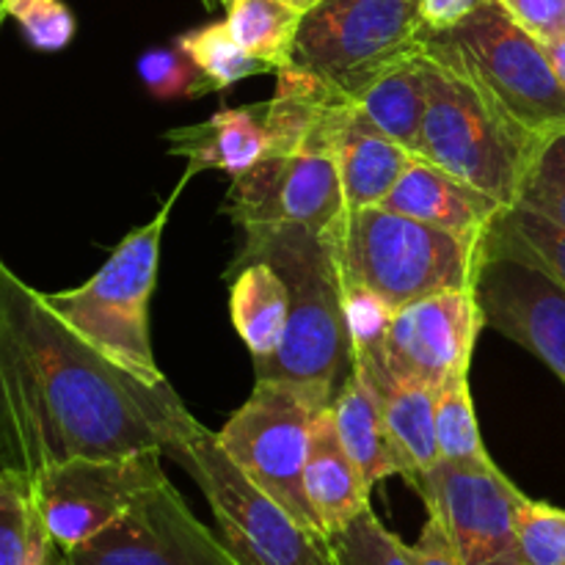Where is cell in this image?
Returning a JSON list of instances; mask_svg holds the SVG:
<instances>
[{
  "mask_svg": "<svg viewBox=\"0 0 565 565\" xmlns=\"http://www.w3.org/2000/svg\"><path fill=\"white\" fill-rule=\"evenodd\" d=\"M185 414L169 384L116 367L0 259V469L166 452Z\"/></svg>",
  "mask_w": 565,
  "mask_h": 565,
  "instance_id": "obj_1",
  "label": "cell"
},
{
  "mask_svg": "<svg viewBox=\"0 0 565 565\" xmlns=\"http://www.w3.org/2000/svg\"><path fill=\"white\" fill-rule=\"evenodd\" d=\"M340 224V221H337ZM337 224L309 226H246L243 246L232 268L252 259L274 265L290 290L285 337L274 356L254 362L257 381L287 384L329 408L353 373L351 337L342 303V265Z\"/></svg>",
  "mask_w": 565,
  "mask_h": 565,
  "instance_id": "obj_2",
  "label": "cell"
},
{
  "mask_svg": "<svg viewBox=\"0 0 565 565\" xmlns=\"http://www.w3.org/2000/svg\"><path fill=\"white\" fill-rule=\"evenodd\" d=\"M423 50L463 81L519 132L550 141L565 132V88L544 42L524 31L497 0H483L447 31L419 33Z\"/></svg>",
  "mask_w": 565,
  "mask_h": 565,
  "instance_id": "obj_3",
  "label": "cell"
},
{
  "mask_svg": "<svg viewBox=\"0 0 565 565\" xmlns=\"http://www.w3.org/2000/svg\"><path fill=\"white\" fill-rule=\"evenodd\" d=\"M193 174H182L171 196L152 221L127 232L110 252L103 268L75 290L44 292L50 307L105 359L136 375L149 386H163L158 359L149 337V298L154 292L160 265V243L166 224L180 199L182 188Z\"/></svg>",
  "mask_w": 565,
  "mask_h": 565,
  "instance_id": "obj_4",
  "label": "cell"
},
{
  "mask_svg": "<svg viewBox=\"0 0 565 565\" xmlns=\"http://www.w3.org/2000/svg\"><path fill=\"white\" fill-rule=\"evenodd\" d=\"M483 241L452 235L381 204L345 210L337 224L342 276L384 298L395 312L434 292L475 287Z\"/></svg>",
  "mask_w": 565,
  "mask_h": 565,
  "instance_id": "obj_5",
  "label": "cell"
},
{
  "mask_svg": "<svg viewBox=\"0 0 565 565\" xmlns=\"http://www.w3.org/2000/svg\"><path fill=\"white\" fill-rule=\"evenodd\" d=\"M202 489L218 533L243 565H337L329 535L298 524L221 450L213 430L188 412L166 445Z\"/></svg>",
  "mask_w": 565,
  "mask_h": 565,
  "instance_id": "obj_6",
  "label": "cell"
},
{
  "mask_svg": "<svg viewBox=\"0 0 565 565\" xmlns=\"http://www.w3.org/2000/svg\"><path fill=\"white\" fill-rule=\"evenodd\" d=\"M544 143L519 132L472 83L428 55V108L417 158L511 210Z\"/></svg>",
  "mask_w": 565,
  "mask_h": 565,
  "instance_id": "obj_7",
  "label": "cell"
},
{
  "mask_svg": "<svg viewBox=\"0 0 565 565\" xmlns=\"http://www.w3.org/2000/svg\"><path fill=\"white\" fill-rule=\"evenodd\" d=\"M419 0H323L298 28L290 66L356 103L381 75L423 47Z\"/></svg>",
  "mask_w": 565,
  "mask_h": 565,
  "instance_id": "obj_8",
  "label": "cell"
},
{
  "mask_svg": "<svg viewBox=\"0 0 565 565\" xmlns=\"http://www.w3.org/2000/svg\"><path fill=\"white\" fill-rule=\"evenodd\" d=\"M318 412L323 408L292 386L257 381L252 397L226 419L215 439L259 491L279 502L298 524L326 535L303 486Z\"/></svg>",
  "mask_w": 565,
  "mask_h": 565,
  "instance_id": "obj_9",
  "label": "cell"
},
{
  "mask_svg": "<svg viewBox=\"0 0 565 565\" xmlns=\"http://www.w3.org/2000/svg\"><path fill=\"white\" fill-rule=\"evenodd\" d=\"M166 452L116 458H66L33 475L39 511L55 550L66 552L125 516L147 491L166 478Z\"/></svg>",
  "mask_w": 565,
  "mask_h": 565,
  "instance_id": "obj_10",
  "label": "cell"
},
{
  "mask_svg": "<svg viewBox=\"0 0 565 565\" xmlns=\"http://www.w3.org/2000/svg\"><path fill=\"white\" fill-rule=\"evenodd\" d=\"M467 565H524L519 511L527 497L491 463L439 461L412 486Z\"/></svg>",
  "mask_w": 565,
  "mask_h": 565,
  "instance_id": "obj_11",
  "label": "cell"
},
{
  "mask_svg": "<svg viewBox=\"0 0 565 565\" xmlns=\"http://www.w3.org/2000/svg\"><path fill=\"white\" fill-rule=\"evenodd\" d=\"M53 565H243L221 535L196 519L171 480L141 497L121 519Z\"/></svg>",
  "mask_w": 565,
  "mask_h": 565,
  "instance_id": "obj_12",
  "label": "cell"
},
{
  "mask_svg": "<svg viewBox=\"0 0 565 565\" xmlns=\"http://www.w3.org/2000/svg\"><path fill=\"white\" fill-rule=\"evenodd\" d=\"M224 210L241 230L287 224L329 230L348 207L334 154L326 147H312L270 154L235 177Z\"/></svg>",
  "mask_w": 565,
  "mask_h": 565,
  "instance_id": "obj_13",
  "label": "cell"
},
{
  "mask_svg": "<svg viewBox=\"0 0 565 565\" xmlns=\"http://www.w3.org/2000/svg\"><path fill=\"white\" fill-rule=\"evenodd\" d=\"M475 296L489 329L539 356L565 384V287L550 270L483 241Z\"/></svg>",
  "mask_w": 565,
  "mask_h": 565,
  "instance_id": "obj_14",
  "label": "cell"
},
{
  "mask_svg": "<svg viewBox=\"0 0 565 565\" xmlns=\"http://www.w3.org/2000/svg\"><path fill=\"white\" fill-rule=\"evenodd\" d=\"M483 329V309L475 287L419 298L397 309L392 318L386 375L419 381L439 392L450 379L469 373L472 351Z\"/></svg>",
  "mask_w": 565,
  "mask_h": 565,
  "instance_id": "obj_15",
  "label": "cell"
},
{
  "mask_svg": "<svg viewBox=\"0 0 565 565\" xmlns=\"http://www.w3.org/2000/svg\"><path fill=\"white\" fill-rule=\"evenodd\" d=\"M331 154L348 210L384 204L414 160L408 149L381 132L353 103L342 105L331 121Z\"/></svg>",
  "mask_w": 565,
  "mask_h": 565,
  "instance_id": "obj_16",
  "label": "cell"
},
{
  "mask_svg": "<svg viewBox=\"0 0 565 565\" xmlns=\"http://www.w3.org/2000/svg\"><path fill=\"white\" fill-rule=\"evenodd\" d=\"M381 207L475 241H483L497 215L508 210L494 196L436 169L423 158L412 160Z\"/></svg>",
  "mask_w": 565,
  "mask_h": 565,
  "instance_id": "obj_17",
  "label": "cell"
},
{
  "mask_svg": "<svg viewBox=\"0 0 565 565\" xmlns=\"http://www.w3.org/2000/svg\"><path fill=\"white\" fill-rule=\"evenodd\" d=\"M166 141L174 158L188 160V174L215 169L235 180L270 158V136L265 127L263 105L215 110L199 125L169 130Z\"/></svg>",
  "mask_w": 565,
  "mask_h": 565,
  "instance_id": "obj_18",
  "label": "cell"
},
{
  "mask_svg": "<svg viewBox=\"0 0 565 565\" xmlns=\"http://www.w3.org/2000/svg\"><path fill=\"white\" fill-rule=\"evenodd\" d=\"M303 486H307L309 505L326 535L331 530L345 527L370 508L373 489L367 486L356 461L342 447L329 408L318 412L315 417L312 452H309L307 472H303Z\"/></svg>",
  "mask_w": 565,
  "mask_h": 565,
  "instance_id": "obj_19",
  "label": "cell"
},
{
  "mask_svg": "<svg viewBox=\"0 0 565 565\" xmlns=\"http://www.w3.org/2000/svg\"><path fill=\"white\" fill-rule=\"evenodd\" d=\"M329 414L342 447L362 469L370 489L379 486L381 480L392 478V475H401V463H397L390 436H386L384 397H381L379 384L370 379L367 370L353 364L351 379L337 392Z\"/></svg>",
  "mask_w": 565,
  "mask_h": 565,
  "instance_id": "obj_20",
  "label": "cell"
},
{
  "mask_svg": "<svg viewBox=\"0 0 565 565\" xmlns=\"http://www.w3.org/2000/svg\"><path fill=\"white\" fill-rule=\"evenodd\" d=\"M230 312L237 337L254 362L274 356L290 315V290L279 270L265 259L230 268Z\"/></svg>",
  "mask_w": 565,
  "mask_h": 565,
  "instance_id": "obj_21",
  "label": "cell"
},
{
  "mask_svg": "<svg viewBox=\"0 0 565 565\" xmlns=\"http://www.w3.org/2000/svg\"><path fill=\"white\" fill-rule=\"evenodd\" d=\"M384 397L386 436L408 486L441 461L436 441V390L428 384L386 375L379 384Z\"/></svg>",
  "mask_w": 565,
  "mask_h": 565,
  "instance_id": "obj_22",
  "label": "cell"
},
{
  "mask_svg": "<svg viewBox=\"0 0 565 565\" xmlns=\"http://www.w3.org/2000/svg\"><path fill=\"white\" fill-rule=\"evenodd\" d=\"M359 110L379 127L381 132L401 143L417 158L423 143V121L428 108V55L414 50L412 55L381 75L373 86L356 97Z\"/></svg>",
  "mask_w": 565,
  "mask_h": 565,
  "instance_id": "obj_23",
  "label": "cell"
},
{
  "mask_svg": "<svg viewBox=\"0 0 565 565\" xmlns=\"http://www.w3.org/2000/svg\"><path fill=\"white\" fill-rule=\"evenodd\" d=\"M55 544L33 489V475L0 469V565H53Z\"/></svg>",
  "mask_w": 565,
  "mask_h": 565,
  "instance_id": "obj_24",
  "label": "cell"
},
{
  "mask_svg": "<svg viewBox=\"0 0 565 565\" xmlns=\"http://www.w3.org/2000/svg\"><path fill=\"white\" fill-rule=\"evenodd\" d=\"M226 28L232 39L254 58L285 70L292 61L303 11L287 0H232L226 9Z\"/></svg>",
  "mask_w": 565,
  "mask_h": 565,
  "instance_id": "obj_25",
  "label": "cell"
},
{
  "mask_svg": "<svg viewBox=\"0 0 565 565\" xmlns=\"http://www.w3.org/2000/svg\"><path fill=\"white\" fill-rule=\"evenodd\" d=\"M177 47L202 72L204 81L210 83V92H224V88L235 86V83L246 81V77L274 72V66L248 55L232 39L226 20L207 22V25L182 33V36H177Z\"/></svg>",
  "mask_w": 565,
  "mask_h": 565,
  "instance_id": "obj_26",
  "label": "cell"
},
{
  "mask_svg": "<svg viewBox=\"0 0 565 565\" xmlns=\"http://www.w3.org/2000/svg\"><path fill=\"white\" fill-rule=\"evenodd\" d=\"M486 246L505 248L530 263L550 270L565 287V230L530 213V210H502L486 235Z\"/></svg>",
  "mask_w": 565,
  "mask_h": 565,
  "instance_id": "obj_27",
  "label": "cell"
},
{
  "mask_svg": "<svg viewBox=\"0 0 565 565\" xmlns=\"http://www.w3.org/2000/svg\"><path fill=\"white\" fill-rule=\"evenodd\" d=\"M436 441L441 461L450 463H491L475 417L469 373L456 375L436 392Z\"/></svg>",
  "mask_w": 565,
  "mask_h": 565,
  "instance_id": "obj_28",
  "label": "cell"
},
{
  "mask_svg": "<svg viewBox=\"0 0 565 565\" xmlns=\"http://www.w3.org/2000/svg\"><path fill=\"white\" fill-rule=\"evenodd\" d=\"M329 546L337 565H414L412 550L381 524L373 508L359 513L345 527L331 530Z\"/></svg>",
  "mask_w": 565,
  "mask_h": 565,
  "instance_id": "obj_29",
  "label": "cell"
},
{
  "mask_svg": "<svg viewBox=\"0 0 565 565\" xmlns=\"http://www.w3.org/2000/svg\"><path fill=\"white\" fill-rule=\"evenodd\" d=\"M516 207L530 210L565 230V132L550 138L535 154Z\"/></svg>",
  "mask_w": 565,
  "mask_h": 565,
  "instance_id": "obj_30",
  "label": "cell"
},
{
  "mask_svg": "<svg viewBox=\"0 0 565 565\" xmlns=\"http://www.w3.org/2000/svg\"><path fill=\"white\" fill-rule=\"evenodd\" d=\"M138 77L158 99H196L210 83L180 47H154L138 58Z\"/></svg>",
  "mask_w": 565,
  "mask_h": 565,
  "instance_id": "obj_31",
  "label": "cell"
},
{
  "mask_svg": "<svg viewBox=\"0 0 565 565\" xmlns=\"http://www.w3.org/2000/svg\"><path fill=\"white\" fill-rule=\"evenodd\" d=\"M6 17L25 33L28 44L42 53H58L75 39V14L64 0H6Z\"/></svg>",
  "mask_w": 565,
  "mask_h": 565,
  "instance_id": "obj_32",
  "label": "cell"
},
{
  "mask_svg": "<svg viewBox=\"0 0 565 565\" xmlns=\"http://www.w3.org/2000/svg\"><path fill=\"white\" fill-rule=\"evenodd\" d=\"M519 552L524 565H565V511L524 500L519 511Z\"/></svg>",
  "mask_w": 565,
  "mask_h": 565,
  "instance_id": "obj_33",
  "label": "cell"
},
{
  "mask_svg": "<svg viewBox=\"0 0 565 565\" xmlns=\"http://www.w3.org/2000/svg\"><path fill=\"white\" fill-rule=\"evenodd\" d=\"M497 3L541 42L565 33V0H497Z\"/></svg>",
  "mask_w": 565,
  "mask_h": 565,
  "instance_id": "obj_34",
  "label": "cell"
},
{
  "mask_svg": "<svg viewBox=\"0 0 565 565\" xmlns=\"http://www.w3.org/2000/svg\"><path fill=\"white\" fill-rule=\"evenodd\" d=\"M408 550H412L414 565H467L456 552V546H452L450 535L445 533V527L434 516H428L423 533H419V541Z\"/></svg>",
  "mask_w": 565,
  "mask_h": 565,
  "instance_id": "obj_35",
  "label": "cell"
},
{
  "mask_svg": "<svg viewBox=\"0 0 565 565\" xmlns=\"http://www.w3.org/2000/svg\"><path fill=\"white\" fill-rule=\"evenodd\" d=\"M483 0H419L423 31H447L472 14Z\"/></svg>",
  "mask_w": 565,
  "mask_h": 565,
  "instance_id": "obj_36",
  "label": "cell"
},
{
  "mask_svg": "<svg viewBox=\"0 0 565 565\" xmlns=\"http://www.w3.org/2000/svg\"><path fill=\"white\" fill-rule=\"evenodd\" d=\"M544 50L546 55H550V64L552 70H555L557 81H561V86L565 88V33H561V36L555 39H546Z\"/></svg>",
  "mask_w": 565,
  "mask_h": 565,
  "instance_id": "obj_37",
  "label": "cell"
},
{
  "mask_svg": "<svg viewBox=\"0 0 565 565\" xmlns=\"http://www.w3.org/2000/svg\"><path fill=\"white\" fill-rule=\"evenodd\" d=\"M287 3H292L298 11H303V14H307V11H312L315 6H320L323 0H287Z\"/></svg>",
  "mask_w": 565,
  "mask_h": 565,
  "instance_id": "obj_38",
  "label": "cell"
},
{
  "mask_svg": "<svg viewBox=\"0 0 565 565\" xmlns=\"http://www.w3.org/2000/svg\"><path fill=\"white\" fill-rule=\"evenodd\" d=\"M204 3V9H210V11H215V9H230L232 6V0H202Z\"/></svg>",
  "mask_w": 565,
  "mask_h": 565,
  "instance_id": "obj_39",
  "label": "cell"
},
{
  "mask_svg": "<svg viewBox=\"0 0 565 565\" xmlns=\"http://www.w3.org/2000/svg\"><path fill=\"white\" fill-rule=\"evenodd\" d=\"M6 20V0H0V25H3Z\"/></svg>",
  "mask_w": 565,
  "mask_h": 565,
  "instance_id": "obj_40",
  "label": "cell"
}]
</instances>
